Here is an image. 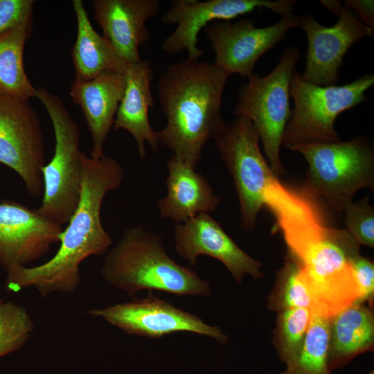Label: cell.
Wrapping results in <instances>:
<instances>
[{
  "mask_svg": "<svg viewBox=\"0 0 374 374\" xmlns=\"http://www.w3.org/2000/svg\"><path fill=\"white\" fill-rule=\"evenodd\" d=\"M154 70L148 59L128 64L125 73V89L113 127L127 131L134 139L139 156H146L145 143L157 151V131L150 125L149 109L154 106L150 89Z\"/></svg>",
  "mask_w": 374,
  "mask_h": 374,
  "instance_id": "cell-20",
  "label": "cell"
},
{
  "mask_svg": "<svg viewBox=\"0 0 374 374\" xmlns=\"http://www.w3.org/2000/svg\"><path fill=\"white\" fill-rule=\"evenodd\" d=\"M269 306L277 312L290 308H306L317 314L315 301L301 276L300 268L289 254L278 272Z\"/></svg>",
  "mask_w": 374,
  "mask_h": 374,
  "instance_id": "cell-25",
  "label": "cell"
},
{
  "mask_svg": "<svg viewBox=\"0 0 374 374\" xmlns=\"http://www.w3.org/2000/svg\"><path fill=\"white\" fill-rule=\"evenodd\" d=\"M295 0H175L161 17L166 25L177 24L161 44L163 52L177 54L186 51L187 59L199 60L204 52L197 47L199 31L211 21H230L265 8L280 17L292 13Z\"/></svg>",
  "mask_w": 374,
  "mask_h": 374,
  "instance_id": "cell-12",
  "label": "cell"
},
{
  "mask_svg": "<svg viewBox=\"0 0 374 374\" xmlns=\"http://www.w3.org/2000/svg\"><path fill=\"white\" fill-rule=\"evenodd\" d=\"M100 273L111 287L134 296L141 290L179 296H208L209 283L190 267L176 262L163 238L143 225L126 229L103 261Z\"/></svg>",
  "mask_w": 374,
  "mask_h": 374,
  "instance_id": "cell-4",
  "label": "cell"
},
{
  "mask_svg": "<svg viewBox=\"0 0 374 374\" xmlns=\"http://www.w3.org/2000/svg\"><path fill=\"white\" fill-rule=\"evenodd\" d=\"M35 97L45 107L55 134V150L51 161L42 168L43 193L36 211L46 220L62 226L74 213L80 191V136L78 126L60 98L43 87Z\"/></svg>",
  "mask_w": 374,
  "mask_h": 374,
  "instance_id": "cell-7",
  "label": "cell"
},
{
  "mask_svg": "<svg viewBox=\"0 0 374 374\" xmlns=\"http://www.w3.org/2000/svg\"><path fill=\"white\" fill-rule=\"evenodd\" d=\"M350 8L365 26L374 28V1L373 0H345Z\"/></svg>",
  "mask_w": 374,
  "mask_h": 374,
  "instance_id": "cell-31",
  "label": "cell"
},
{
  "mask_svg": "<svg viewBox=\"0 0 374 374\" xmlns=\"http://www.w3.org/2000/svg\"><path fill=\"white\" fill-rule=\"evenodd\" d=\"M167 195L157 203L160 215L176 224L214 211L221 202L209 181L197 169L172 156L166 163Z\"/></svg>",
  "mask_w": 374,
  "mask_h": 374,
  "instance_id": "cell-19",
  "label": "cell"
},
{
  "mask_svg": "<svg viewBox=\"0 0 374 374\" xmlns=\"http://www.w3.org/2000/svg\"><path fill=\"white\" fill-rule=\"evenodd\" d=\"M346 230L359 245L374 247V208L364 198L344 210Z\"/></svg>",
  "mask_w": 374,
  "mask_h": 374,
  "instance_id": "cell-28",
  "label": "cell"
},
{
  "mask_svg": "<svg viewBox=\"0 0 374 374\" xmlns=\"http://www.w3.org/2000/svg\"><path fill=\"white\" fill-rule=\"evenodd\" d=\"M143 299H133L104 308H91L84 314L103 319L132 335L153 339L177 332H192L225 344L228 337L217 326L206 323L199 317L160 299L152 292Z\"/></svg>",
  "mask_w": 374,
  "mask_h": 374,
  "instance_id": "cell-11",
  "label": "cell"
},
{
  "mask_svg": "<svg viewBox=\"0 0 374 374\" xmlns=\"http://www.w3.org/2000/svg\"><path fill=\"white\" fill-rule=\"evenodd\" d=\"M368 374H374L373 370H372L371 371H370Z\"/></svg>",
  "mask_w": 374,
  "mask_h": 374,
  "instance_id": "cell-33",
  "label": "cell"
},
{
  "mask_svg": "<svg viewBox=\"0 0 374 374\" xmlns=\"http://www.w3.org/2000/svg\"><path fill=\"white\" fill-rule=\"evenodd\" d=\"M295 151L308 163L301 193L310 199L322 197L332 209L342 211L359 189L374 190V146L365 136L303 145Z\"/></svg>",
  "mask_w": 374,
  "mask_h": 374,
  "instance_id": "cell-5",
  "label": "cell"
},
{
  "mask_svg": "<svg viewBox=\"0 0 374 374\" xmlns=\"http://www.w3.org/2000/svg\"><path fill=\"white\" fill-rule=\"evenodd\" d=\"M175 247L177 254L191 265L206 255L220 261L238 283L246 275L263 277L262 264L243 251L209 213H200L176 224Z\"/></svg>",
  "mask_w": 374,
  "mask_h": 374,
  "instance_id": "cell-15",
  "label": "cell"
},
{
  "mask_svg": "<svg viewBox=\"0 0 374 374\" xmlns=\"http://www.w3.org/2000/svg\"><path fill=\"white\" fill-rule=\"evenodd\" d=\"M373 346L374 314L364 303L356 302L330 319L328 364L331 373L373 350Z\"/></svg>",
  "mask_w": 374,
  "mask_h": 374,
  "instance_id": "cell-21",
  "label": "cell"
},
{
  "mask_svg": "<svg viewBox=\"0 0 374 374\" xmlns=\"http://www.w3.org/2000/svg\"><path fill=\"white\" fill-rule=\"evenodd\" d=\"M33 0H0V35L32 21Z\"/></svg>",
  "mask_w": 374,
  "mask_h": 374,
  "instance_id": "cell-29",
  "label": "cell"
},
{
  "mask_svg": "<svg viewBox=\"0 0 374 374\" xmlns=\"http://www.w3.org/2000/svg\"><path fill=\"white\" fill-rule=\"evenodd\" d=\"M330 319L313 314L297 355L277 374H332L328 368Z\"/></svg>",
  "mask_w": 374,
  "mask_h": 374,
  "instance_id": "cell-24",
  "label": "cell"
},
{
  "mask_svg": "<svg viewBox=\"0 0 374 374\" xmlns=\"http://www.w3.org/2000/svg\"><path fill=\"white\" fill-rule=\"evenodd\" d=\"M298 27L306 33L308 43L305 71L301 78L322 87L337 85L347 51L358 40L373 37L374 33V28L363 24L345 6L331 26H324L305 14L299 17Z\"/></svg>",
  "mask_w": 374,
  "mask_h": 374,
  "instance_id": "cell-14",
  "label": "cell"
},
{
  "mask_svg": "<svg viewBox=\"0 0 374 374\" xmlns=\"http://www.w3.org/2000/svg\"><path fill=\"white\" fill-rule=\"evenodd\" d=\"M328 10L332 12L338 16L343 8L340 1H319Z\"/></svg>",
  "mask_w": 374,
  "mask_h": 374,
  "instance_id": "cell-32",
  "label": "cell"
},
{
  "mask_svg": "<svg viewBox=\"0 0 374 374\" xmlns=\"http://www.w3.org/2000/svg\"><path fill=\"white\" fill-rule=\"evenodd\" d=\"M63 231L35 209L15 201L0 202V265L6 271L44 257Z\"/></svg>",
  "mask_w": 374,
  "mask_h": 374,
  "instance_id": "cell-16",
  "label": "cell"
},
{
  "mask_svg": "<svg viewBox=\"0 0 374 374\" xmlns=\"http://www.w3.org/2000/svg\"><path fill=\"white\" fill-rule=\"evenodd\" d=\"M300 58L296 47H287L267 75L253 73L238 92L235 115L250 121L256 127L273 174L285 171L280 161L283 135L292 116L290 84Z\"/></svg>",
  "mask_w": 374,
  "mask_h": 374,
  "instance_id": "cell-8",
  "label": "cell"
},
{
  "mask_svg": "<svg viewBox=\"0 0 374 374\" xmlns=\"http://www.w3.org/2000/svg\"><path fill=\"white\" fill-rule=\"evenodd\" d=\"M32 21L0 35V93L28 100L35 89L25 71L24 51Z\"/></svg>",
  "mask_w": 374,
  "mask_h": 374,
  "instance_id": "cell-23",
  "label": "cell"
},
{
  "mask_svg": "<svg viewBox=\"0 0 374 374\" xmlns=\"http://www.w3.org/2000/svg\"><path fill=\"white\" fill-rule=\"evenodd\" d=\"M35 328L28 310L0 298V358L20 350Z\"/></svg>",
  "mask_w": 374,
  "mask_h": 374,
  "instance_id": "cell-27",
  "label": "cell"
},
{
  "mask_svg": "<svg viewBox=\"0 0 374 374\" xmlns=\"http://www.w3.org/2000/svg\"><path fill=\"white\" fill-rule=\"evenodd\" d=\"M0 163L21 177L31 196L42 195L46 157L39 118L28 100L1 93Z\"/></svg>",
  "mask_w": 374,
  "mask_h": 374,
  "instance_id": "cell-10",
  "label": "cell"
},
{
  "mask_svg": "<svg viewBox=\"0 0 374 374\" xmlns=\"http://www.w3.org/2000/svg\"><path fill=\"white\" fill-rule=\"evenodd\" d=\"M266 206L300 268L317 315L330 319L359 302L353 262L360 245L348 231L326 226L312 199L284 185L270 191Z\"/></svg>",
  "mask_w": 374,
  "mask_h": 374,
  "instance_id": "cell-1",
  "label": "cell"
},
{
  "mask_svg": "<svg viewBox=\"0 0 374 374\" xmlns=\"http://www.w3.org/2000/svg\"><path fill=\"white\" fill-rule=\"evenodd\" d=\"M220 158L231 176L239 202L242 228L253 231L265 206L268 189L278 179L259 148V134L244 118L225 121L213 139Z\"/></svg>",
  "mask_w": 374,
  "mask_h": 374,
  "instance_id": "cell-9",
  "label": "cell"
},
{
  "mask_svg": "<svg viewBox=\"0 0 374 374\" xmlns=\"http://www.w3.org/2000/svg\"><path fill=\"white\" fill-rule=\"evenodd\" d=\"M77 36L71 51L75 80L89 81L105 71L125 73L127 65L91 25L82 0L72 1Z\"/></svg>",
  "mask_w": 374,
  "mask_h": 374,
  "instance_id": "cell-22",
  "label": "cell"
},
{
  "mask_svg": "<svg viewBox=\"0 0 374 374\" xmlns=\"http://www.w3.org/2000/svg\"><path fill=\"white\" fill-rule=\"evenodd\" d=\"M373 84L374 75L368 73L344 85L318 86L302 80L295 69L290 84L294 107L281 146L295 151L303 145L341 141L334 127L335 120L368 100L365 92Z\"/></svg>",
  "mask_w": 374,
  "mask_h": 374,
  "instance_id": "cell-6",
  "label": "cell"
},
{
  "mask_svg": "<svg viewBox=\"0 0 374 374\" xmlns=\"http://www.w3.org/2000/svg\"><path fill=\"white\" fill-rule=\"evenodd\" d=\"M80 177L79 202L61 233L57 251L40 265L8 269L5 280L7 292L33 287L42 299L56 292L73 294L80 284L82 262L90 256L103 255L111 248L112 239L102 224L100 209L105 195L121 184L124 170L111 157L93 159L82 152Z\"/></svg>",
  "mask_w": 374,
  "mask_h": 374,
  "instance_id": "cell-2",
  "label": "cell"
},
{
  "mask_svg": "<svg viewBox=\"0 0 374 374\" xmlns=\"http://www.w3.org/2000/svg\"><path fill=\"white\" fill-rule=\"evenodd\" d=\"M125 89V74L114 71H105L89 81L74 80L71 84L70 96L82 110L91 134L93 159L105 156L104 144Z\"/></svg>",
  "mask_w": 374,
  "mask_h": 374,
  "instance_id": "cell-18",
  "label": "cell"
},
{
  "mask_svg": "<svg viewBox=\"0 0 374 374\" xmlns=\"http://www.w3.org/2000/svg\"><path fill=\"white\" fill-rule=\"evenodd\" d=\"M94 19L120 59L139 62V48L150 38L146 21L160 10L159 0H93Z\"/></svg>",
  "mask_w": 374,
  "mask_h": 374,
  "instance_id": "cell-17",
  "label": "cell"
},
{
  "mask_svg": "<svg viewBox=\"0 0 374 374\" xmlns=\"http://www.w3.org/2000/svg\"><path fill=\"white\" fill-rule=\"evenodd\" d=\"M298 20L292 12L265 28L256 27L250 19L210 23L204 31L215 55L213 64L229 76L249 78L260 57L284 39L289 30L298 27Z\"/></svg>",
  "mask_w": 374,
  "mask_h": 374,
  "instance_id": "cell-13",
  "label": "cell"
},
{
  "mask_svg": "<svg viewBox=\"0 0 374 374\" xmlns=\"http://www.w3.org/2000/svg\"><path fill=\"white\" fill-rule=\"evenodd\" d=\"M278 313L274 332V345L285 364L301 350L313 313L306 308H290Z\"/></svg>",
  "mask_w": 374,
  "mask_h": 374,
  "instance_id": "cell-26",
  "label": "cell"
},
{
  "mask_svg": "<svg viewBox=\"0 0 374 374\" xmlns=\"http://www.w3.org/2000/svg\"><path fill=\"white\" fill-rule=\"evenodd\" d=\"M353 269L359 292V303L373 304L374 295L373 262L360 254L353 262Z\"/></svg>",
  "mask_w": 374,
  "mask_h": 374,
  "instance_id": "cell-30",
  "label": "cell"
},
{
  "mask_svg": "<svg viewBox=\"0 0 374 374\" xmlns=\"http://www.w3.org/2000/svg\"><path fill=\"white\" fill-rule=\"evenodd\" d=\"M229 77L213 63L186 58L168 66L159 78L167 123L157 131L158 143L196 169L206 143L224 125L221 107Z\"/></svg>",
  "mask_w": 374,
  "mask_h": 374,
  "instance_id": "cell-3",
  "label": "cell"
}]
</instances>
